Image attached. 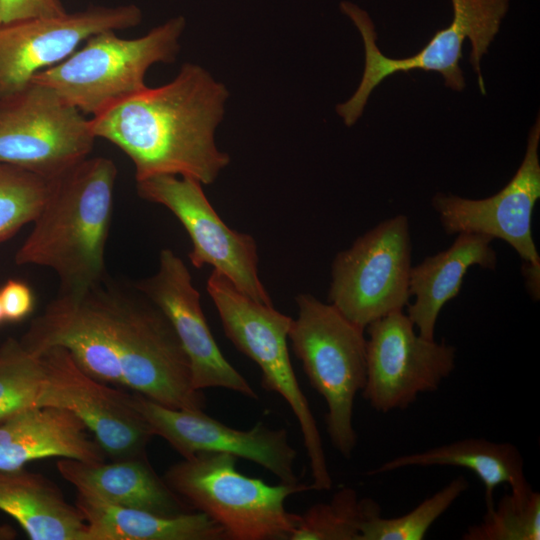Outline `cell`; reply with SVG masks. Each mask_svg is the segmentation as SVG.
<instances>
[{
	"label": "cell",
	"instance_id": "cell-1",
	"mask_svg": "<svg viewBox=\"0 0 540 540\" xmlns=\"http://www.w3.org/2000/svg\"><path fill=\"white\" fill-rule=\"evenodd\" d=\"M19 340L35 354L63 347L90 376L163 406L205 407L169 319L134 285L106 278L79 295L57 294Z\"/></svg>",
	"mask_w": 540,
	"mask_h": 540
},
{
	"label": "cell",
	"instance_id": "cell-2",
	"mask_svg": "<svg viewBox=\"0 0 540 540\" xmlns=\"http://www.w3.org/2000/svg\"><path fill=\"white\" fill-rule=\"evenodd\" d=\"M228 96L205 68L185 63L169 83L146 87L93 116L90 124L96 138L133 162L136 181L176 175L208 185L230 162L215 142Z\"/></svg>",
	"mask_w": 540,
	"mask_h": 540
},
{
	"label": "cell",
	"instance_id": "cell-3",
	"mask_svg": "<svg viewBox=\"0 0 540 540\" xmlns=\"http://www.w3.org/2000/svg\"><path fill=\"white\" fill-rule=\"evenodd\" d=\"M117 173L111 159L88 156L49 179L46 200L15 263L53 270L63 295H79L106 279Z\"/></svg>",
	"mask_w": 540,
	"mask_h": 540
},
{
	"label": "cell",
	"instance_id": "cell-4",
	"mask_svg": "<svg viewBox=\"0 0 540 540\" xmlns=\"http://www.w3.org/2000/svg\"><path fill=\"white\" fill-rule=\"evenodd\" d=\"M453 17L449 26L438 30L416 54L406 58H390L377 45L375 25L367 11L350 1H342L340 9L359 31L364 45V70L354 94L336 106L346 126L361 117L373 90L387 77L412 70L439 73L445 85L460 92L465 87L460 67L465 39L471 43L470 63L477 74L480 92L485 94L481 59L500 30L510 0H451Z\"/></svg>",
	"mask_w": 540,
	"mask_h": 540
},
{
	"label": "cell",
	"instance_id": "cell-5",
	"mask_svg": "<svg viewBox=\"0 0 540 540\" xmlns=\"http://www.w3.org/2000/svg\"><path fill=\"white\" fill-rule=\"evenodd\" d=\"M237 458L198 452L171 465L163 479L193 510L208 515L231 540H290L298 514L285 508L311 485H269L236 469Z\"/></svg>",
	"mask_w": 540,
	"mask_h": 540
},
{
	"label": "cell",
	"instance_id": "cell-6",
	"mask_svg": "<svg viewBox=\"0 0 540 540\" xmlns=\"http://www.w3.org/2000/svg\"><path fill=\"white\" fill-rule=\"evenodd\" d=\"M185 26L179 15L134 39L120 38L113 30L94 34L31 81L53 89L82 113L96 116L144 90L152 65L175 61Z\"/></svg>",
	"mask_w": 540,
	"mask_h": 540
},
{
	"label": "cell",
	"instance_id": "cell-7",
	"mask_svg": "<svg viewBox=\"0 0 540 540\" xmlns=\"http://www.w3.org/2000/svg\"><path fill=\"white\" fill-rule=\"evenodd\" d=\"M298 315L288 339L310 385L327 405L325 424L332 446L349 459L357 444L354 402L366 380V338L336 307L311 294L296 296Z\"/></svg>",
	"mask_w": 540,
	"mask_h": 540
},
{
	"label": "cell",
	"instance_id": "cell-8",
	"mask_svg": "<svg viewBox=\"0 0 540 540\" xmlns=\"http://www.w3.org/2000/svg\"><path fill=\"white\" fill-rule=\"evenodd\" d=\"M206 289L219 314L226 337L261 371V385L289 405L301 430L312 476V490H329L332 478L322 438L308 399L302 391L288 351L292 318L273 305L257 302L212 270Z\"/></svg>",
	"mask_w": 540,
	"mask_h": 540
},
{
	"label": "cell",
	"instance_id": "cell-9",
	"mask_svg": "<svg viewBox=\"0 0 540 540\" xmlns=\"http://www.w3.org/2000/svg\"><path fill=\"white\" fill-rule=\"evenodd\" d=\"M411 236L406 215L381 221L339 252L331 267L329 303L363 330L409 304Z\"/></svg>",
	"mask_w": 540,
	"mask_h": 540
},
{
	"label": "cell",
	"instance_id": "cell-10",
	"mask_svg": "<svg viewBox=\"0 0 540 540\" xmlns=\"http://www.w3.org/2000/svg\"><path fill=\"white\" fill-rule=\"evenodd\" d=\"M95 139L90 119L45 85L0 98V163L51 179L88 157Z\"/></svg>",
	"mask_w": 540,
	"mask_h": 540
},
{
	"label": "cell",
	"instance_id": "cell-11",
	"mask_svg": "<svg viewBox=\"0 0 540 540\" xmlns=\"http://www.w3.org/2000/svg\"><path fill=\"white\" fill-rule=\"evenodd\" d=\"M540 118L527 141L522 163L512 179L496 194L469 199L437 193L431 204L449 235L477 233L508 243L522 259V274L528 294L540 298V256L532 235V214L540 198Z\"/></svg>",
	"mask_w": 540,
	"mask_h": 540
},
{
	"label": "cell",
	"instance_id": "cell-12",
	"mask_svg": "<svg viewBox=\"0 0 540 540\" xmlns=\"http://www.w3.org/2000/svg\"><path fill=\"white\" fill-rule=\"evenodd\" d=\"M38 355L43 366L38 407L73 413L111 460L147 457L154 434L134 406L131 391L90 376L63 347H50Z\"/></svg>",
	"mask_w": 540,
	"mask_h": 540
},
{
	"label": "cell",
	"instance_id": "cell-13",
	"mask_svg": "<svg viewBox=\"0 0 540 540\" xmlns=\"http://www.w3.org/2000/svg\"><path fill=\"white\" fill-rule=\"evenodd\" d=\"M366 330L361 391L378 412L408 408L420 394L437 391L455 369V347L419 335L403 310L375 320Z\"/></svg>",
	"mask_w": 540,
	"mask_h": 540
},
{
	"label": "cell",
	"instance_id": "cell-14",
	"mask_svg": "<svg viewBox=\"0 0 540 540\" xmlns=\"http://www.w3.org/2000/svg\"><path fill=\"white\" fill-rule=\"evenodd\" d=\"M202 183L192 177L156 175L136 181L142 199L167 208L189 235L188 257L195 268L211 265L253 300L273 305L258 275L255 239L229 228L219 217Z\"/></svg>",
	"mask_w": 540,
	"mask_h": 540
},
{
	"label": "cell",
	"instance_id": "cell-15",
	"mask_svg": "<svg viewBox=\"0 0 540 540\" xmlns=\"http://www.w3.org/2000/svg\"><path fill=\"white\" fill-rule=\"evenodd\" d=\"M141 21V9L125 4L0 24V98L65 60L92 35L133 28Z\"/></svg>",
	"mask_w": 540,
	"mask_h": 540
},
{
	"label": "cell",
	"instance_id": "cell-16",
	"mask_svg": "<svg viewBox=\"0 0 540 540\" xmlns=\"http://www.w3.org/2000/svg\"><path fill=\"white\" fill-rule=\"evenodd\" d=\"M132 402L154 436L166 440L183 458L198 452L226 453L262 466L280 483H299L295 472L297 452L283 428L259 422L248 430L235 429L203 410L169 408L136 392H132Z\"/></svg>",
	"mask_w": 540,
	"mask_h": 540
},
{
	"label": "cell",
	"instance_id": "cell-17",
	"mask_svg": "<svg viewBox=\"0 0 540 540\" xmlns=\"http://www.w3.org/2000/svg\"><path fill=\"white\" fill-rule=\"evenodd\" d=\"M134 287L169 319L188 358L196 390L225 388L258 399L249 382L219 349L202 311L200 293L184 261L171 249L160 251L157 271Z\"/></svg>",
	"mask_w": 540,
	"mask_h": 540
},
{
	"label": "cell",
	"instance_id": "cell-18",
	"mask_svg": "<svg viewBox=\"0 0 540 540\" xmlns=\"http://www.w3.org/2000/svg\"><path fill=\"white\" fill-rule=\"evenodd\" d=\"M105 456L86 425L63 408L33 407L0 422V470L50 457L97 463Z\"/></svg>",
	"mask_w": 540,
	"mask_h": 540
},
{
	"label": "cell",
	"instance_id": "cell-19",
	"mask_svg": "<svg viewBox=\"0 0 540 540\" xmlns=\"http://www.w3.org/2000/svg\"><path fill=\"white\" fill-rule=\"evenodd\" d=\"M59 474L77 492L111 505L174 516L193 509L160 478L147 457L84 462L60 458Z\"/></svg>",
	"mask_w": 540,
	"mask_h": 540
},
{
	"label": "cell",
	"instance_id": "cell-20",
	"mask_svg": "<svg viewBox=\"0 0 540 540\" xmlns=\"http://www.w3.org/2000/svg\"><path fill=\"white\" fill-rule=\"evenodd\" d=\"M449 248L427 256L410 272L409 292L414 302L407 316L424 338L434 339L435 326L443 306L455 298L472 266L494 271L497 254L489 236L458 233Z\"/></svg>",
	"mask_w": 540,
	"mask_h": 540
},
{
	"label": "cell",
	"instance_id": "cell-21",
	"mask_svg": "<svg viewBox=\"0 0 540 540\" xmlns=\"http://www.w3.org/2000/svg\"><path fill=\"white\" fill-rule=\"evenodd\" d=\"M0 510L31 540H87V524L77 506L51 479L25 467L0 470Z\"/></svg>",
	"mask_w": 540,
	"mask_h": 540
},
{
	"label": "cell",
	"instance_id": "cell-22",
	"mask_svg": "<svg viewBox=\"0 0 540 540\" xmlns=\"http://www.w3.org/2000/svg\"><path fill=\"white\" fill-rule=\"evenodd\" d=\"M453 466L473 472L484 486L486 513L494 505V491L508 484L511 492L532 489L524 474V460L518 448L509 442H493L484 438H466L428 450L397 456L367 475H378L406 467Z\"/></svg>",
	"mask_w": 540,
	"mask_h": 540
},
{
	"label": "cell",
	"instance_id": "cell-23",
	"mask_svg": "<svg viewBox=\"0 0 540 540\" xmlns=\"http://www.w3.org/2000/svg\"><path fill=\"white\" fill-rule=\"evenodd\" d=\"M75 505L87 524V540H224V529L193 510L174 516L119 507L77 492Z\"/></svg>",
	"mask_w": 540,
	"mask_h": 540
},
{
	"label": "cell",
	"instance_id": "cell-24",
	"mask_svg": "<svg viewBox=\"0 0 540 540\" xmlns=\"http://www.w3.org/2000/svg\"><path fill=\"white\" fill-rule=\"evenodd\" d=\"M377 505L372 499H360L353 488L343 487L329 502L298 514L290 540H359L362 522Z\"/></svg>",
	"mask_w": 540,
	"mask_h": 540
},
{
	"label": "cell",
	"instance_id": "cell-25",
	"mask_svg": "<svg viewBox=\"0 0 540 540\" xmlns=\"http://www.w3.org/2000/svg\"><path fill=\"white\" fill-rule=\"evenodd\" d=\"M468 487L467 479L459 475L408 513L394 518H383L377 505L362 522L359 540L424 539L430 527Z\"/></svg>",
	"mask_w": 540,
	"mask_h": 540
},
{
	"label": "cell",
	"instance_id": "cell-26",
	"mask_svg": "<svg viewBox=\"0 0 540 540\" xmlns=\"http://www.w3.org/2000/svg\"><path fill=\"white\" fill-rule=\"evenodd\" d=\"M43 380L40 355L9 337L0 345V422L38 407Z\"/></svg>",
	"mask_w": 540,
	"mask_h": 540
},
{
	"label": "cell",
	"instance_id": "cell-27",
	"mask_svg": "<svg viewBox=\"0 0 540 540\" xmlns=\"http://www.w3.org/2000/svg\"><path fill=\"white\" fill-rule=\"evenodd\" d=\"M464 540H539L540 494L533 489L505 494L481 523L463 534Z\"/></svg>",
	"mask_w": 540,
	"mask_h": 540
},
{
	"label": "cell",
	"instance_id": "cell-28",
	"mask_svg": "<svg viewBox=\"0 0 540 540\" xmlns=\"http://www.w3.org/2000/svg\"><path fill=\"white\" fill-rule=\"evenodd\" d=\"M49 189V179L29 170L0 163V243L32 223Z\"/></svg>",
	"mask_w": 540,
	"mask_h": 540
},
{
	"label": "cell",
	"instance_id": "cell-29",
	"mask_svg": "<svg viewBox=\"0 0 540 540\" xmlns=\"http://www.w3.org/2000/svg\"><path fill=\"white\" fill-rule=\"evenodd\" d=\"M66 12L62 0H0V24Z\"/></svg>",
	"mask_w": 540,
	"mask_h": 540
},
{
	"label": "cell",
	"instance_id": "cell-30",
	"mask_svg": "<svg viewBox=\"0 0 540 540\" xmlns=\"http://www.w3.org/2000/svg\"><path fill=\"white\" fill-rule=\"evenodd\" d=\"M0 300L6 321L20 322L34 309L35 298L30 286L18 279H8L0 288Z\"/></svg>",
	"mask_w": 540,
	"mask_h": 540
},
{
	"label": "cell",
	"instance_id": "cell-31",
	"mask_svg": "<svg viewBox=\"0 0 540 540\" xmlns=\"http://www.w3.org/2000/svg\"><path fill=\"white\" fill-rule=\"evenodd\" d=\"M16 535V531L11 526L0 524V540H13Z\"/></svg>",
	"mask_w": 540,
	"mask_h": 540
},
{
	"label": "cell",
	"instance_id": "cell-32",
	"mask_svg": "<svg viewBox=\"0 0 540 540\" xmlns=\"http://www.w3.org/2000/svg\"><path fill=\"white\" fill-rule=\"evenodd\" d=\"M3 321H5V317H4L3 308H2V304H1V300H0V324Z\"/></svg>",
	"mask_w": 540,
	"mask_h": 540
}]
</instances>
